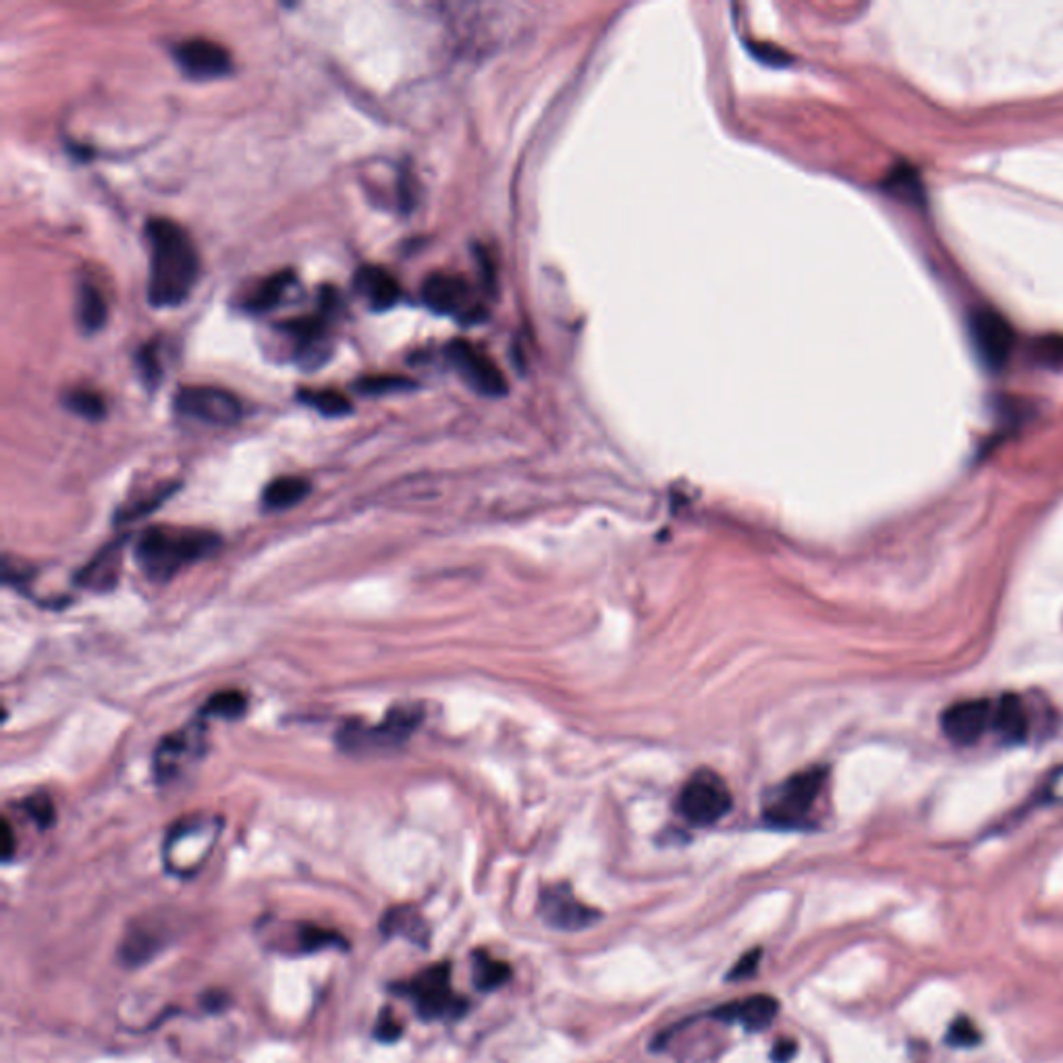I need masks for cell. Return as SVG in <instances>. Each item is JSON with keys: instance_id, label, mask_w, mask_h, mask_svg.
<instances>
[{"instance_id": "1", "label": "cell", "mask_w": 1063, "mask_h": 1063, "mask_svg": "<svg viewBox=\"0 0 1063 1063\" xmlns=\"http://www.w3.org/2000/svg\"><path fill=\"white\" fill-rule=\"evenodd\" d=\"M150 243L148 302L154 307L183 304L195 287L200 259L192 237L171 219H150L145 223Z\"/></svg>"}, {"instance_id": "2", "label": "cell", "mask_w": 1063, "mask_h": 1063, "mask_svg": "<svg viewBox=\"0 0 1063 1063\" xmlns=\"http://www.w3.org/2000/svg\"><path fill=\"white\" fill-rule=\"evenodd\" d=\"M221 545L214 532L200 528H150L138 545L135 557L152 580H169L181 569L210 557Z\"/></svg>"}, {"instance_id": "3", "label": "cell", "mask_w": 1063, "mask_h": 1063, "mask_svg": "<svg viewBox=\"0 0 1063 1063\" xmlns=\"http://www.w3.org/2000/svg\"><path fill=\"white\" fill-rule=\"evenodd\" d=\"M388 991L409 1001L424 1022L459 1020L469 1010V1001L453 989L449 962H438L407 981L388 984Z\"/></svg>"}, {"instance_id": "4", "label": "cell", "mask_w": 1063, "mask_h": 1063, "mask_svg": "<svg viewBox=\"0 0 1063 1063\" xmlns=\"http://www.w3.org/2000/svg\"><path fill=\"white\" fill-rule=\"evenodd\" d=\"M827 786L821 767L791 775L765 800V821L779 829H806Z\"/></svg>"}, {"instance_id": "5", "label": "cell", "mask_w": 1063, "mask_h": 1063, "mask_svg": "<svg viewBox=\"0 0 1063 1063\" xmlns=\"http://www.w3.org/2000/svg\"><path fill=\"white\" fill-rule=\"evenodd\" d=\"M221 824L216 819H183L179 821L164 841V869L175 877H192L209 858Z\"/></svg>"}, {"instance_id": "6", "label": "cell", "mask_w": 1063, "mask_h": 1063, "mask_svg": "<svg viewBox=\"0 0 1063 1063\" xmlns=\"http://www.w3.org/2000/svg\"><path fill=\"white\" fill-rule=\"evenodd\" d=\"M422 721V710L414 705H402L388 710L385 721L378 726H362L357 721H350L338 731V743L345 752L364 755L391 750L409 740V736L418 729Z\"/></svg>"}, {"instance_id": "7", "label": "cell", "mask_w": 1063, "mask_h": 1063, "mask_svg": "<svg viewBox=\"0 0 1063 1063\" xmlns=\"http://www.w3.org/2000/svg\"><path fill=\"white\" fill-rule=\"evenodd\" d=\"M731 791L723 777L709 769L694 773L677 798L679 814L696 827H707L721 821L731 810Z\"/></svg>"}, {"instance_id": "8", "label": "cell", "mask_w": 1063, "mask_h": 1063, "mask_svg": "<svg viewBox=\"0 0 1063 1063\" xmlns=\"http://www.w3.org/2000/svg\"><path fill=\"white\" fill-rule=\"evenodd\" d=\"M259 933L264 934V945L269 950L293 958L326 950H350V943L343 934L314 922H283L279 929H274L273 922H264V929H260Z\"/></svg>"}, {"instance_id": "9", "label": "cell", "mask_w": 1063, "mask_h": 1063, "mask_svg": "<svg viewBox=\"0 0 1063 1063\" xmlns=\"http://www.w3.org/2000/svg\"><path fill=\"white\" fill-rule=\"evenodd\" d=\"M968 337L974 354L991 371L1003 368L1014 350V328L999 312L989 307L974 310L970 314Z\"/></svg>"}, {"instance_id": "10", "label": "cell", "mask_w": 1063, "mask_h": 1063, "mask_svg": "<svg viewBox=\"0 0 1063 1063\" xmlns=\"http://www.w3.org/2000/svg\"><path fill=\"white\" fill-rule=\"evenodd\" d=\"M175 409L185 418L200 419L210 426H233L242 418V403L225 388L183 387L175 393Z\"/></svg>"}, {"instance_id": "11", "label": "cell", "mask_w": 1063, "mask_h": 1063, "mask_svg": "<svg viewBox=\"0 0 1063 1063\" xmlns=\"http://www.w3.org/2000/svg\"><path fill=\"white\" fill-rule=\"evenodd\" d=\"M538 917L543 922L565 933H576L595 927L603 914L580 902L571 887L565 883H555V885L543 887L540 898H538Z\"/></svg>"}, {"instance_id": "12", "label": "cell", "mask_w": 1063, "mask_h": 1063, "mask_svg": "<svg viewBox=\"0 0 1063 1063\" xmlns=\"http://www.w3.org/2000/svg\"><path fill=\"white\" fill-rule=\"evenodd\" d=\"M447 357L457 374L480 395L500 397L507 393V383L499 366L469 341H452L447 345Z\"/></svg>"}, {"instance_id": "13", "label": "cell", "mask_w": 1063, "mask_h": 1063, "mask_svg": "<svg viewBox=\"0 0 1063 1063\" xmlns=\"http://www.w3.org/2000/svg\"><path fill=\"white\" fill-rule=\"evenodd\" d=\"M422 300L441 316H459L472 321L480 310L474 291L464 276L449 273L431 274L422 285Z\"/></svg>"}, {"instance_id": "14", "label": "cell", "mask_w": 1063, "mask_h": 1063, "mask_svg": "<svg viewBox=\"0 0 1063 1063\" xmlns=\"http://www.w3.org/2000/svg\"><path fill=\"white\" fill-rule=\"evenodd\" d=\"M173 57L181 67V71L198 81L225 78L233 67L229 50L209 38H192V40L179 42L173 49Z\"/></svg>"}, {"instance_id": "15", "label": "cell", "mask_w": 1063, "mask_h": 1063, "mask_svg": "<svg viewBox=\"0 0 1063 1063\" xmlns=\"http://www.w3.org/2000/svg\"><path fill=\"white\" fill-rule=\"evenodd\" d=\"M941 727L953 743L970 746L993 731V700H966L943 712Z\"/></svg>"}, {"instance_id": "16", "label": "cell", "mask_w": 1063, "mask_h": 1063, "mask_svg": "<svg viewBox=\"0 0 1063 1063\" xmlns=\"http://www.w3.org/2000/svg\"><path fill=\"white\" fill-rule=\"evenodd\" d=\"M779 1014V1001L771 995H750L741 1001L719 1005L705 1014L709 1020L736 1024L746 1032H762L773 1024Z\"/></svg>"}, {"instance_id": "17", "label": "cell", "mask_w": 1063, "mask_h": 1063, "mask_svg": "<svg viewBox=\"0 0 1063 1063\" xmlns=\"http://www.w3.org/2000/svg\"><path fill=\"white\" fill-rule=\"evenodd\" d=\"M202 743L204 736L202 729L198 726L181 729L173 736H166L162 740L156 757H154V771L162 781H169L178 777L194 758L202 755Z\"/></svg>"}, {"instance_id": "18", "label": "cell", "mask_w": 1063, "mask_h": 1063, "mask_svg": "<svg viewBox=\"0 0 1063 1063\" xmlns=\"http://www.w3.org/2000/svg\"><path fill=\"white\" fill-rule=\"evenodd\" d=\"M354 287L374 312H387L399 302V283L383 266H362L355 273Z\"/></svg>"}, {"instance_id": "19", "label": "cell", "mask_w": 1063, "mask_h": 1063, "mask_svg": "<svg viewBox=\"0 0 1063 1063\" xmlns=\"http://www.w3.org/2000/svg\"><path fill=\"white\" fill-rule=\"evenodd\" d=\"M381 934L385 939L402 937L405 941L418 945L422 950L431 943V929L426 920L419 917L418 910L412 905H395L388 908L381 919Z\"/></svg>"}, {"instance_id": "20", "label": "cell", "mask_w": 1063, "mask_h": 1063, "mask_svg": "<svg viewBox=\"0 0 1063 1063\" xmlns=\"http://www.w3.org/2000/svg\"><path fill=\"white\" fill-rule=\"evenodd\" d=\"M993 731L999 740L1018 743L1029 738L1031 715L1018 696H1001L993 700Z\"/></svg>"}, {"instance_id": "21", "label": "cell", "mask_w": 1063, "mask_h": 1063, "mask_svg": "<svg viewBox=\"0 0 1063 1063\" xmlns=\"http://www.w3.org/2000/svg\"><path fill=\"white\" fill-rule=\"evenodd\" d=\"M164 950L161 929L152 922H133L121 943V960L128 966H144L159 951Z\"/></svg>"}, {"instance_id": "22", "label": "cell", "mask_w": 1063, "mask_h": 1063, "mask_svg": "<svg viewBox=\"0 0 1063 1063\" xmlns=\"http://www.w3.org/2000/svg\"><path fill=\"white\" fill-rule=\"evenodd\" d=\"M121 559H123L121 543H113V545L102 548V553H98L97 557L81 569L78 581L81 586L92 588V590L113 588L119 580Z\"/></svg>"}, {"instance_id": "23", "label": "cell", "mask_w": 1063, "mask_h": 1063, "mask_svg": "<svg viewBox=\"0 0 1063 1063\" xmlns=\"http://www.w3.org/2000/svg\"><path fill=\"white\" fill-rule=\"evenodd\" d=\"M109 318V306L100 291L90 283H80L75 293V321L83 333H97Z\"/></svg>"}, {"instance_id": "24", "label": "cell", "mask_w": 1063, "mask_h": 1063, "mask_svg": "<svg viewBox=\"0 0 1063 1063\" xmlns=\"http://www.w3.org/2000/svg\"><path fill=\"white\" fill-rule=\"evenodd\" d=\"M512 966L507 962L495 960L488 951L476 950L472 953V983L480 993H493L512 981Z\"/></svg>"}, {"instance_id": "25", "label": "cell", "mask_w": 1063, "mask_h": 1063, "mask_svg": "<svg viewBox=\"0 0 1063 1063\" xmlns=\"http://www.w3.org/2000/svg\"><path fill=\"white\" fill-rule=\"evenodd\" d=\"M312 493V484L302 476H281L264 488L262 503L266 509H290Z\"/></svg>"}, {"instance_id": "26", "label": "cell", "mask_w": 1063, "mask_h": 1063, "mask_svg": "<svg viewBox=\"0 0 1063 1063\" xmlns=\"http://www.w3.org/2000/svg\"><path fill=\"white\" fill-rule=\"evenodd\" d=\"M293 283H295L293 271H281V273L269 276L266 281H262L259 290L250 295L247 306H245L247 312H252V314L271 312L283 302V297L287 295V291Z\"/></svg>"}, {"instance_id": "27", "label": "cell", "mask_w": 1063, "mask_h": 1063, "mask_svg": "<svg viewBox=\"0 0 1063 1063\" xmlns=\"http://www.w3.org/2000/svg\"><path fill=\"white\" fill-rule=\"evenodd\" d=\"M297 402L316 409L318 414H323L326 418H341V416L352 414V409H354L352 402L335 388H302L297 393Z\"/></svg>"}, {"instance_id": "28", "label": "cell", "mask_w": 1063, "mask_h": 1063, "mask_svg": "<svg viewBox=\"0 0 1063 1063\" xmlns=\"http://www.w3.org/2000/svg\"><path fill=\"white\" fill-rule=\"evenodd\" d=\"M245 710H247L245 694L237 692V690H226V692L210 696L209 702L202 709V717L233 721V719H240Z\"/></svg>"}, {"instance_id": "29", "label": "cell", "mask_w": 1063, "mask_h": 1063, "mask_svg": "<svg viewBox=\"0 0 1063 1063\" xmlns=\"http://www.w3.org/2000/svg\"><path fill=\"white\" fill-rule=\"evenodd\" d=\"M69 412H73L75 416L85 419H102L104 414H107V403L102 399V395H98L97 391H90V388H71L69 393H65L63 397Z\"/></svg>"}, {"instance_id": "30", "label": "cell", "mask_w": 1063, "mask_h": 1063, "mask_svg": "<svg viewBox=\"0 0 1063 1063\" xmlns=\"http://www.w3.org/2000/svg\"><path fill=\"white\" fill-rule=\"evenodd\" d=\"M357 391L368 393V395H388V393H402L416 387L414 381L403 378V376H393V374H376V376H366L357 381Z\"/></svg>"}, {"instance_id": "31", "label": "cell", "mask_w": 1063, "mask_h": 1063, "mask_svg": "<svg viewBox=\"0 0 1063 1063\" xmlns=\"http://www.w3.org/2000/svg\"><path fill=\"white\" fill-rule=\"evenodd\" d=\"M887 188L898 198H903L905 202H920L922 200L920 179L910 169H895L891 173V178L887 179Z\"/></svg>"}, {"instance_id": "32", "label": "cell", "mask_w": 1063, "mask_h": 1063, "mask_svg": "<svg viewBox=\"0 0 1063 1063\" xmlns=\"http://www.w3.org/2000/svg\"><path fill=\"white\" fill-rule=\"evenodd\" d=\"M403 1036V1026L399 1024V1020L393 1015V1010L391 1008H385L381 1010L378 1014V1020L374 1024V1039L385 1043V1045H393L397 1043Z\"/></svg>"}, {"instance_id": "33", "label": "cell", "mask_w": 1063, "mask_h": 1063, "mask_svg": "<svg viewBox=\"0 0 1063 1063\" xmlns=\"http://www.w3.org/2000/svg\"><path fill=\"white\" fill-rule=\"evenodd\" d=\"M948 1041L953 1047H972L981 1041V1034H979V1029L968 1020V1018H960L951 1024L950 1034H948Z\"/></svg>"}, {"instance_id": "34", "label": "cell", "mask_w": 1063, "mask_h": 1063, "mask_svg": "<svg viewBox=\"0 0 1063 1063\" xmlns=\"http://www.w3.org/2000/svg\"><path fill=\"white\" fill-rule=\"evenodd\" d=\"M760 960H762V950H760V948H755V950L743 953L740 960L733 964V968L729 970V974H727V981H731V983H738V981L752 979V976H755V974L758 972Z\"/></svg>"}, {"instance_id": "35", "label": "cell", "mask_w": 1063, "mask_h": 1063, "mask_svg": "<svg viewBox=\"0 0 1063 1063\" xmlns=\"http://www.w3.org/2000/svg\"><path fill=\"white\" fill-rule=\"evenodd\" d=\"M23 810L32 817L33 822H38L42 829L50 827L54 822V806L47 796H33L26 804Z\"/></svg>"}, {"instance_id": "36", "label": "cell", "mask_w": 1063, "mask_h": 1063, "mask_svg": "<svg viewBox=\"0 0 1063 1063\" xmlns=\"http://www.w3.org/2000/svg\"><path fill=\"white\" fill-rule=\"evenodd\" d=\"M138 364H140V371L144 374L145 383H156V378L161 374L159 362H156V347H144Z\"/></svg>"}, {"instance_id": "37", "label": "cell", "mask_w": 1063, "mask_h": 1063, "mask_svg": "<svg viewBox=\"0 0 1063 1063\" xmlns=\"http://www.w3.org/2000/svg\"><path fill=\"white\" fill-rule=\"evenodd\" d=\"M798 1053V1045L791 1039H779L771 1051V1062L790 1063Z\"/></svg>"}, {"instance_id": "38", "label": "cell", "mask_w": 1063, "mask_h": 1063, "mask_svg": "<svg viewBox=\"0 0 1063 1063\" xmlns=\"http://www.w3.org/2000/svg\"><path fill=\"white\" fill-rule=\"evenodd\" d=\"M0 848H2V860L9 862L13 854H16V839H13V831H11V824L4 819L2 821V841H0Z\"/></svg>"}, {"instance_id": "39", "label": "cell", "mask_w": 1063, "mask_h": 1063, "mask_svg": "<svg viewBox=\"0 0 1063 1063\" xmlns=\"http://www.w3.org/2000/svg\"><path fill=\"white\" fill-rule=\"evenodd\" d=\"M202 1003H204V1008L209 1010L210 1014H216V1012L225 1010L226 1005H229V998H226L225 993H221V991H210V993H206L204 999H202Z\"/></svg>"}, {"instance_id": "40", "label": "cell", "mask_w": 1063, "mask_h": 1063, "mask_svg": "<svg viewBox=\"0 0 1063 1063\" xmlns=\"http://www.w3.org/2000/svg\"><path fill=\"white\" fill-rule=\"evenodd\" d=\"M1047 796L1051 800H1063V769L1049 781Z\"/></svg>"}]
</instances>
